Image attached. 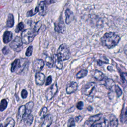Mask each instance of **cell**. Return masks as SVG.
Returning <instances> with one entry per match:
<instances>
[{
    "label": "cell",
    "mask_w": 127,
    "mask_h": 127,
    "mask_svg": "<svg viewBox=\"0 0 127 127\" xmlns=\"http://www.w3.org/2000/svg\"><path fill=\"white\" fill-rule=\"evenodd\" d=\"M114 87H115V90L117 97H120L122 94V91L121 89L118 85H115Z\"/></svg>",
    "instance_id": "30"
},
{
    "label": "cell",
    "mask_w": 127,
    "mask_h": 127,
    "mask_svg": "<svg viewBox=\"0 0 127 127\" xmlns=\"http://www.w3.org/2000/svg\"><path fill=\"white\" fill-rule=\"evenodd\" d=\"M120 120L122 123H125L127 121V109L123 108L120 116Z\"/></svg>",
    "instance_id": "25"
},
{
    "label": "cell",
    "mask_w": 127,
    "mask_h": 127,
    "mask_svg": "<svg viewBox=\"0 0 127 127\" xmlns=\"http://www.w3.org/2000/svg\"><path fill=\"white\" fill-rule=\"evenodd\" d=\"M87 73H88V71L87 70L82 69L76 73V77L77 78H81L87 75Z\"/></svg>",
    "instance_id": "26"
},
{
    "label": "cell",
    "mask_w": 127,
    "mask_h": 127,
    "mask_svg": "<svg viewBox=\"0 0 127 127\" xmlns=\"http://www.w3.org/2000/svg\"><path fill=\"white\" fill-rule=\"evenodd\" d=\"M96 86V83L94 82H89L85 84L82 88V93L84 95H89Z\"/></svg>",
    "instance_id": "5"
},
{
    "label": "cell",
    "mask_w": 127,
    "mask_h": 127,
    "mask_svg": "<svg viewBox=\"0 0 127 127\" xmlns=\"http://www.w3.org/2000/svg\"><path fill=\"white\" fill-rule=\"evenodd\" d=\"M119 36L115 33L109 32L106 33L101 39L102 44L104 46L110 49L116 46L120 41Z\"/></svg>",
    "instance_id": "1"
},
{
    "label": "cell",
    "mask_w": 127,
    "mask_h": 127,
    "mask_svg": "<svg viewBox=\"0 0 127 127\" xmlns=\"http://www.w3.org/2000/svg\"><path fill=\"white\" fill-rule=\"evenodd\" d=\"M57 56L62 61L68 60L70 57V51L64 44L61 45L57 50Z\"/></svg>",
    "instance_id": "3"
},
{
    "label": "cell",
    "mask_w": 127,
    "mask_h": 127,
    "mask_svg": "<svg viewBox=\"0 0 127 127\" xmlns=\"http://www.w3.org/2000/svg\"><path fill=\"white\" fill-rule=\"evenodd\" d=\"M44 66V62L42 59L35 60L33 64V68L34 71L40 72Z\"/></svg>",
    "instance_id": "9"
},
{
    "label": "cell",
    "mask_w": 127,
    "mask_h": 127,
    "mask_svg": "<svg viewBox=\"0 0 127 127\" xmlns=\"http://www.w3.org/2000/svg\"><path fill=\"white\" fill-rule=\"evenodd\" d=\"M87 110H88V111H92V108L91 106H89V107L87 108Z\"/></svg>",
    "instance_id": "47"
},
{
    "label": "cell",
    "mask_w": 127,
    "mask_h": 127,
    "mask_svg": "<svg viewBox=\"0 0 127 127\" xmlns=\"http://www.w3.org/2000/svg\"><path fill=\"white\" fill-rule=\"evenodd\" d=\"M57 90L58 86L56 83L53 84L49 88H48L45 92V97L47 100L51 99L54 96Z\"/></svg>",
    "instance_id": "6"
},
{
    "label": "cell",
    "mask_w": 127,
    "mask_h": 127,
    "mask_svg": "<svg viewBox=\"0 0 127 127\" xmlns=\"http://www.w3.org/2000/svg\"><path fill=\"white\" fill-rule=\"evenodd\" d=\"M47 5L45 3L44 1H41L37 6L39 13L40 15L44 16L46 13Z\"/></svg>",
    "instance_id": "13"
},
{
    "label": "cell",
    "mask_w": 127,
    "mask_h": 127,
    "mask_svg": "<svg viewBox=\"0 0 127 127\" xmlns=\"http://www.w3.org/2000/svg\"><path fill=\"white\" fill-rule=\"evenodd\" d=\"M102 116V114H98L90 117L85 122L83 125V127H91L94 123L99 121L101 119Z\"/></svg>",
    "instance_id": "7"
},
{
    "label": "cell",
    "mask_w": 127,
    "mask_h": 127,
    "mask_svg": "<svg viewBox=\"0 0 127 127\" xmlns=\"http://www.w3.org/2000/svg\"><path fill=\"white\" fill-rule=\"evenodd\" d=\"M27 94H28V93H27V91L26 90L23 89L22 90V91L21 92V96L23 99L26 98L27 96Z\"/></svg>",
    "instance_id": "39"
},
{
    "label": "cell",
    "mask_w": 127,
    "mask_h": 127,
    "mask_svg": "<svg viewBox=\"0 0 127 127\" xmlns=\"http://www.w3.org/2000/svg\"><path fill=\"white\" fill-rule=\"evenodd\" d=\"M75 126V122L74 119L73 118H70L67 123V127H74Z\"/></svg>",
    "instance_id": "33"
},
{
    "label": "cell",
    "mask_w": 127,
    "mask_h": 127,
    "mask_svg": "<svg viewBox=\"0 0 127 127\" xmlns=\"http://www.w3.org/2000/svg\"><path fill=\"white\" fill-rule=\"evenodd\" d=\"M7 102L6 99H2L0 103V111H4L7 107Z\"/></svg>",
    "instance_id": "28"
},
{
    "label": "cell",
    "mask_w": 127,
    "mask_h": 127,
    "mask_svg": "<svg viewBox=\"0 0 127 127\" xmlns=\"http://www.w3.org/2000/svg\"><path fill=\"white\" fill-rule=\"evenodd\" d=\"M12 38V33L9 31H5L3 36V41L5 44L9 43Z\"/></svg>",
    "instance_id": "18"
},
{
    "label": "cell",
    "mask_w": 127,
    "mask_h": 127,
    "mask_svg": "<svg viewBox=\"0 0 127 127\" xmlns=\"http://www.w3.org/2000/svg\"><path fill=\"white\" fill-rule=\"evenodd\" d=\"M104 85L106 86V87L110 90H111L113 86L115 85L114 82L112 79H106L105 81Z\"/></svg>",
    "instance_id": "24"
},
{
    "label": "cell",
    "mask_w": 127,
    "mask_h": 127,
    "mask_svg": "<svg viewBox=\"0 0 127 127\" xmlns=\"http://www.w3.org/2000/svg\"><path fill=\"white\" fill-rule=\"evenodd\" d=\"M47 112V108L46 107H44L42 109L41 112H40L39 115L40 116V117H41L42 118H44V117H45V115H46Z\"/></svg>",
    "instance_id": "36"
},
{
    "label": "cell",
    "mask_w": 127,
    "mask_h": 127,
    "mask_svg": "<svg viewBox=\"0 0 127 127\" xmlns=\"http://www.w3.org/2000/svg\"><path fill=\"white\" fill-rule=\"evenodd\" d=\"M92 127H102V126L101 123H97L93 125V126H92Z\"/></svg>",
    "instance_id": "45"
},
{
    "label": "cell",
    "mask_w": 127,
    "mask_h": 127,
    "mask_svg": "<svg viewBox=\"0 0 127 127\" xmlns=\"http://www.w3.org/2000/svg\"><path fill=\"white\" fill-rule=\"evenodd\" d=\"M34 10L32 9L29 11H28L27 13H26V15L27 16H32L34 15L35 14H36L38 12V7H36L34 10V11H33Z\"/></svg>",
    "instance_id": "31"
},
{
    "label": "cell",
    "mask_w": 127,
    "mask_h": 127,
    "mask_svg": "<svg viewBox=\"0 0 127 127\" xmlns=\"http://www.w3.org/2000/svg\"><path fill=\"white\" fill-rule=\"evenodd\" d=\"M83 107V102L82 101H79V102H78V103L77 104V105H76V108L78 110H82Z\"/></svg>",
    "instance_id": "40"
},
{
    "label": "cell",
    "mask_w": 127,
    "mask_h": 127,
    "mask_svg": "<svg viewBox=\"0 0 127 127\" xmlns=\"http://www.w3.org/2000/svg\"><path fill=\"white\" fill-rule=\"evenodd\" d=\"M52 77L51 76H49L46 80V85H48L49 84H51V83L52 82Z\"/></svg>",
    "instance_id": "41"
},
{
    "label": "cell",
    "mask_w": 127,
    "mask_h": 127,
    "mask_svg": "<svg viewBox=\"0 0 127 127\" xmlns=\"http://www.w3.org/2000/svg\"><path fill=\"white\" fill-rule=\"evenodd\" d=\"M93 77L98 80H102L104 77V74L100 70H96L94 72Z\"/></svg>",
    "instance_id": "23"
},
{
    "label": "cell",
    "mask_w": 127,
    "mask_h": 127,
    "mask_svg": "<svg viewBox=\"0 0 127 127\" xmlns=\"http://www.w3.org/2000/svg\"><path fill=\"white\" fill-rule=\"evenodd\" d=\"M77 89V84L75 82H71L67 85L66 91L67 94H71L73 93Z\"/></svg>",
    "instance_id": "12"
},
{
    "label": "cell",
    "mask_w": 127,
    "mask_h": 127,
    "mask_svg": "<svg viewBox=\"0 0 127 127\" xmlns=\"http://www.w3.org/2000/svg\"><path fill=\"white\" fill-rule=\"evenodd\" d=\"M45 79V75L41 72H37L35 75L36 83L38 85H42L43 84Z\"/></svg>",
    "instance_id": "11"
},
{
    "label": "cell",
    "mask_w": 127,
    "mask_h": 127,
    "mask_svg": "<svg viewBox=\"0 0 127 127\" xmlns=\"http://www.w3.org/2000/svg\"><path fill=\"white\" fill-rule=\"evenodd\" d=\"M103 63H104V62H103V61H101V60H99V61L97 62V64H98V65L101 66V65H102V64H103Z\"/></svg>",
    "instance_id": "46"
},
{
    "label": "cell",
    "mask_w": 127,
    "mask_h": 127,
    "mask_svg": "<svg viewBox=\"0 0 127 127\" xmlns=\"http://www.w3.org/2000/svg\"><path fill=\"white\" fill-rule=\"evenodd\" d=\"M82 118H83V117H82V116H77V117H75V118L74 119V120H75V121H76V122H78V121H81V120H82Z\"/></svg>",
    "instance_id": "43"
},
{
    "label": "cell",
    "mask_w": 127,
    "mask_h": 127,
    "mask_svg": "<svg viewBox=\"0 0 127 127\" xmlns=\"http://www.w3.org/2000/svg\"><path fill=\"white\" fill-rule=\"evenodd\" d=\"M9 46L14 51L16 52H20L22 50L23 47V43L21 38L19 37H16L10 43Z\"/></svg>",
    "instance_id": "4"
},
{
    "label": "cell",
    "mask_w": 127,
    "mask_h": 127,
    "mask_svg": "<svg viewBox=\"0 0 127 127\" xmlns=\"http://www.w3.org/2000/svg\"><path fill=\"white\" fill-rule=\"evenodd\" d=\"M28 62V61L27 60V59L25 58L18 59L15 71L17 73H19L23 71L24 67H25L26 65L27 64Z\"/></svg>",
    "instance_id": "10"
},
{
    "label": "cell",
    "mask_w": 127,
    "mask_h": 127,
    "mask_svg": "<svg viewBox=\"0 0 127 127\" xmlns=\"http://www.w3.org/2000/svg\"><path fill=\"white\" fill-rule=\"evenodd\" d=\"M32 52H33V46H30L28 47V48L26 50L25 55L27 57H29L32 55Z\"/></svg>",
    "instance_id": "35"
},
{
    "label": "cell",
    "mask_w": 127,
    "mask_h": 127,
    "mask_svg": "<svg viewBox=\"0 0 127 127\" xmlns=\"http://www.w3.org/2000/svg\"><path fill=\"white\" fill-rule=\"evenodd\" d=\"M41 25H42V23L40 21H37L35 26H34V29H33V31H34V32L37 34V33L39 32V30L40 29V28H41Z\"/></svg>",
    "instance_id": "29"
},
{
    "label": "cell",
    "mask_w": 127,
    "mask_h": 127,
    "mask_svg": "<svg viewBox=\"0 0 127 127\" xmlns=\"http://www.w3.org/2000/svg\"><path fill=\"white\" fill-rule=\"evenodd\" d=\"M53 60L54 61V63L55 64L56 67L59 69H61L63 68V64L62 61L58 58L57 54H54L53 56Z\"/></svg>",
    "instance_id": "17"
},
{
    "label": "cell",
    "mask_w": 127,
    "mask_h": 127,
    "mask_svg": "<svg viewBox=\"0 0 127 127\" xmlns=\"http://www.w3.org/2000/svg\"><path fill=\"white\" fill-rule=\"evenodd\" d=\"M9 52V49L7 48V47H4L2 49V53L4 55H6L8 54Z\"/></svg>",
    "instance_id": "42"
},
{
    "label": "cell",
    "mask_w": 127,
    "mask_h": 127,
    "mask_svg": "<svg viewBox=\"0 0 127 127\" xmlns=\"http://www.w3.org/2000/svg\"><path fill=\"white\" fill-rule=\"evenodd\" d=\"M24 28V25L23 24V23L22 22H20L18 23V24L17 25L16 28L15 29V32L18 33L20 31L22 30Z\"/></svg>",
    "instance_id": "37"
},
{
    "label": "cell",
    "mask_w": 127,
    "mask_h": 127,
    "mask_svg": "<svg viewBox=\"0 0 127 127\" xmlns=\"http://www.w3.org/2000/svg\"><path fill=\"white\" fill-rule=\"evenodd\" d=\"M44 2L46 5H48V4H51L52 3L55 2V1H54V0H45V1H44Z\"/></svg>",
    "instance_id": "44"
},
{
    "label": "cell",
    "mask_w": 127,
    "mask_h": 127,
    "mask_svg": "<svg viewBox=\"0 0 127 127\" xmlns=\"http://www.w3.org/2000/svg\"><path fill=\"white\" fill-rule=\"evenodd\" d=\"M34 103L32 101H30L28 103L26 104L25 106V113L24 116H27L30 114L31 112L32 111V109L33 107Z\"/></svg>",
    "instance_id": "20"
},
{
    "label": "cell",
    "mask_w": 127,
    "mask_h": 127,
    "mask_svg": "<svg viewBox=\"0 0 127 127\" xmlns=\"http://www.w3.org/2000/svg\"><path fill=\"white\" fill-rule=\"evenodd\" d=\"M102 126V127H109V122L106 119H104L103 122L100 123Z\"/></svg>",
    "instance_id": "38"
},
{
    "label": "cell",
    "mask_w": 127,
    "mask_h": 127,
    "mask_svg": "<svg viewBox=\"0 0 127 127\" xmlns=\"http://www.w3.org/2000/svg\"><path fill=\"white\" fill-rule=\"evenodd\" d=\"M14 21L13 15L11 13H9L8 15L7 20L6 22V26L7 27H12L14 25Z\"/></svg>",
    "instance_id": "21"
},
{
    "label": "cell",
    "mask_w": 127,
    "mask_h": 127,
    "mask_svg": "<svg viewBox=\"0 0 127 127\" xmlns=\"http://www.w3.org/2000/svg\"><path fill=\"white\" fill-rule=\"evenodd\" d=\"M24 123L26 125H30L33 121V116L32 115H29L27 116H24Z\"/></svg>",
    "instance_id": "22"
},
{
    "label": "cell",
    "mask_w": 127,
    "mask_h": 127,
    "mask_svg": "<svg viewBox=\"0 0 127 127\" xmlns=\"http://www.w3.org/2000/svg\"><path fill=\"white\" fill-rule=\"evenodd\" d=\"M109 118L111 127H117L118 126V120L116 117L113 114H111Z\"/></svg>",
    "instance_id": "19"
},
{
    "label": "cell",
    "mask_w": 127,
    "mask_h": 127,
    "mask_svg": "<svg viewBox=\"0 0 127 127\" xmlns=\"http://www.w3.org/2000/svg\"><path fill=\"white\" fill-rule=\"evenodd\" d=\"M36 35L32 28L26 29L21 33V41L23 43L28 44L33 41Z\"/></svg>",
    "instance_id": "2"
},
{
    "label": "cell",
    "mask_w": 127,
    "mask_h": 127,
    "mask_svg": "<svg viewBox=\"0 0 127 127\" xmlns=\"http://www.w3.org/2000/svg\"><path fill=\"white\" fill-rule=\"evenodd\" d=\"M25 105H22L19 107L18 111L17 119V121L18 122H20L22 120L25 114Z\"/></svg>",
    "instance_id": "16"
},
{
    "label": "cell",
    "mask_w": 127,
    "mask_h": 127,
    "mask_svg": "<svg viewBox=\"0 0 127 127\" xmlns=\"http://www.w3.org/2000/svg\"><path fill=\"white\" fill-rule=\"evenodd\" d=\"M55 30L56 32L62 34H64L65 31V26L63 19L60 18L58 21L54 24Z\"/></svg>",
    "instance_id": "8"
},
{
    "label": "cell",
    "mask_w": 127,
    "mask_h": 127,
    "mask_svg": "<svg viewBox=\"0 0 127 127\" xmlns=\"http://www.w3.org/2000/svg\"><path fill=\"white\" fill-rule=\"evenodd\" d=\"M8 119L9 120V121L5 125V127H14L15 125L14 120L12 118H8Z\"/></svg>",
    "instance_id": "34"
},
{
    "label": "cell",
    "mask_w": 127,
    "mask_h": 127,
    "mask_svg": "<svg viewBox=\"0 0 127 127\" xmlns=\"http://www.w3.org/2000/svg\"><path fill=\"white\" fill-rule=\"evenodd\" d=\"M0 127H3L2 124H0Z\"/></svg>",
    "instance_id": "48"
},
{
    "label": "cell",
    "mask_w": 127,
    "mask_h": 127,
    "mask_svg": "<svg viewBox=\"0 0 127 127\" xmlns=\"http://www.w3.org/2000/svg\"><path fill=\"white\" fill-rule=\"evenodd\" d=\"M53 118L51 115L49 114L44 117V122L42 125V127H49L52 123Z\"/></svg>",
    "instance_id": "15"
},
{
    "label": "cell",
    "mask_w": 127,
    "mask_h": 127,
    "mask_svg": "<svg viewBox=\"0 0 127 127\" xmlns=\"http://www.w3.org/2000/svg\"><path fill=\"white\" fill-rule=\"evenodd\" d=\"M65 22L66 24H69L73 19L74 15L73 12L68 8L66 9L65 11Z\"/></svg>",
    "instance_id": "14"
},
{
    "label": "cell",
    "mask_w": 127,
    "mask_h": 127,
    "mask_svg": "<svg viewBox=\"0 0 127 127\" xmlns=\"http://www.w3.org/2000/svg\"><path fill=\"white\" fill-rule=\"evenodd\" d=\"M46 64L47 65V66L49 68H52L54 66V61L52 59V58H51L50 57L47 56L46 58Z\"/></svg>",
    "instance_id": "27"
},
{
    "label": "cell",
    "mask_w": 127,
    "mask_h": 127,
    "mask_svg": "<svg viewBox=\"0 0 127 127\" xmlns=\"http://www.w3.org/2000/svg\"><path fill=\"white\" fill-rule=\"evenodd\" d=\"M18 59H15L11 64V71L12 72H15L16 70V66H17V64L18 62Z\"/></svg>",
    "instance_id": "32"
}]
</instances>
